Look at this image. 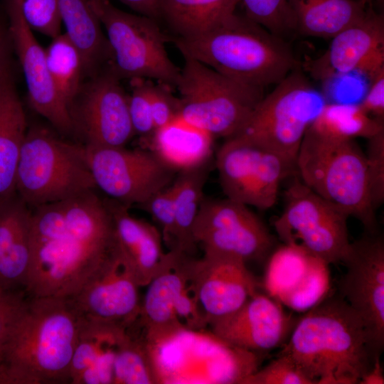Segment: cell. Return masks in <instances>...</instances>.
I'll use <instances>...</instances> for the list:
<instances>
[{
    "instance_id": "40",
    "label": "cell",
    "mask_w": 384,
    "mask_h": 384,
    "mask_svg": "<svg viewBox=\"0 0 384 384\" xmlns=\"http://www.w3.org/2000/svg\"><path fill=\"white\" fill-rule=\"evenodd\" d=\"M366 155L370 200L376 210L384 203V129L368 138Z\"/></svg>"
},
{
    "instance_id": "11",
    "label": "cell",
    "mask_w": 384,
    "mask_h": 384,
    "mask_svg": "<svg viewBox=\"0 0 384 384\" xmlns=\"http://www.w3.org/2000/svg\"><path fill=\"white\" fill-rule=\"evenodd\" d=\"M215 166L226 198L260 210L276 203L281 183L297 172L277 153L238 136L220 146Z\"/></svg>"
},
{
    "instance_id": "36",
    "label": "cell",
    "mask_w": 384,
    "mask_h": 384,
    "mask_svg": "<svg viewBox=\"0 0 384 384\" xmlns=\"http://www.w3.org/2000/svg\"><path fill=\"white\" fill-rule=\"evenodd\" d=\"M245 16L272 34L283 38L297 31L294 13L287 0H240Z\"/></svg>"
},
{
    "instance_id": "5",
    "label": "cell",
    "mask_w": 384,
    "mask_h": 384,
    "mask_svg": "<svg viewBox=\"0 0 384 384\" xmlns=\"http://www.w3.org/2000/svg\"><path fill=\"white\" fill-rule=\"evenodd\" d=\"M296 171L311 191L360 220L370 233H375L366 155L354 139L326 137L308 129L297 154Z\"/></svg>"
},
{
    "instance_id": "46",
    "label": "cell",
    "mask_w": 384,
    "mask_h": 384,
    "mask_svg": "<svg viewBox=\"0 0 384 384\" xmlns=\"http://www.w3.org/2000/svg\"><path fill=\"white\" fill-rule=\"evenodd\" d=\"M137 13L158 20L159 0H118Z\"/></svg>"
},
{
    "instance_id": "18",
    "label": "cell",
    "mask_w": 384,
    "mask_h": 384,
    "mask_svg": "<svg viewBox=\"0 0 384 384\" xmlns=\"http://www.w3.org/2000/svg\"><path fill=\"white\" fill-rule=\"evenodd\" d=\"M193 256L169 250L158 271L146 286L140 311L134 324L149 346H156L185 331L175 309L191 280Z\"/></svg>"
},
{
    "instance_id": "34",
    "label": "cell",
    "mask_w": 384,
    "mask_h": 384,
    "mask_svg": "<svg viewBox=\"0 0 384 384\" xmlns=\"http://www.w3.org/2000/svg\"><path fill=\"white\" fill-rule=\"evenodd\" d=\"M314 257L299 247L286 244L273 250L264 279L270 297L280 302L302 282Z\"/></svg>"
},
{
    "instance_id": "33",
    "label": "cell",
    "mask_w": 384,
    "mask_h": 384,
    "mask_svg": "<svg viewBox=\"0 0 384 384\" xmlns=\"http://www.w3.org/2000/svg\"><path fill=\"white\" fill-rule=\"evenodd\" d=\"M45 52L54 85L69 110L85 77L82 55L65 33L52 38Z\"/></svg>"
},
{
    "instance_id": "37",
    "label": "cell",
    "mask_w": 384,
    "mask_h": 384,
    "mask_svg": "<svg viewBox=\"0 0 384 384\" xmlns=\"http://www.w3.org/2000/svg\"><path fill=\"white\" fill-rule=\"evenodd\" d=\"M149 80L131 79V94L128 95L129 111L134 134L145 141L151 138L156 130L149 100Z\"/></svg>"
},
{
    "instance_id": "41",
    "label": "cell",
    "mask_w": 384,
    "mask_h": 384,
    "mask_svg": "<svg viewBox=\"0 0 384 384\" xmlns=\"http://www.w3.org/2000/svg\"><path fill=\"white\" fill-rule=\"evenodd\" d=\"M173 183V182H172ZM161 227L163 239L169 246L174 247L175 235L174 189L173 184L153 195L141 205Z\"/></svg>"
},
{
    "instance_id": "48",
    "label": "cell",
    "mask_w": 384,
    "mask_h": 384,
    "mask_svg": "<svg viewBox=\"0 0 384 384\" xmlns=\"http://www.w3.org/2000/svg\"><path fill=\"white\" fill-rule=\"evenodd\" d=\"M367 4H372L376 0H361Z\"/></svg>"
},
{
    "instance_id": "45",
    "label": "cell",
    "mask_w": 384,
    "mask_h": 384,
    "mask_svg": "<svg viewBox=\"0 0 384 384\" xmlns=\"http://www.w3.org/2000/svg\"><path fill=\"white\" fill-rule=\"evenodd\" d=\"M12 45L8 23L0 15V73L9 67V51Z\"/></svg>"
},
{
    "instance_id": "29",
    "label": "cell",
    "mask_w": 384,
    "mask_h": 384,
    "mask_svg": "<svg viewBox=\"0 0 384 384\" xmlns=\"http://www.w3.org/2000/svg\"><path fill=\"white\" fill-rule=\"evenodd\" d=\"M240 0H159L158 19L163 20L174 37L191 38L217 26Z\"/></svg>"
},
{
    "instance_id": "38",
    "label": "cell",
    "mask_w": 384,
    "mask_h": 384,
    "mask_svg": "<svg viewBox=\"0 0 384 384\" xmlns=\"http://www.w3.org/2000/svg\"><path fill=\"white\" fill-rule=\"evenodd\" d=\"M21 14L32 30L53 38L60 34L62 21L57 0H17Z\"/></svg>"
},
{
    "instance_id": "20",
    "label": "cell",
    "mask_w": 384,
    "mask_h": 384,
    "mask_svg": "<svg viewBox=\"0 0 384 384\" xmlns=\"http://www.w3.org/2000/svg\"><path fill=\"white\" fill-rule=\"evenodd\" d=\"M208 326L224 342L262 353L283 345L294 324L280 302L257 292L237 310Z\"/></svg>"
},
{
    "instance_id": "17",
    "label": "cell",
    "mask_w": 384,
    "mask_h": 384,
    "mask_svg": "<svg viewBox=\"0 0 384 384\" xmlns=\"http://www.w3.org/2000/svg\"><path fill=\"white\" fill-rule=\"evenodd\" d=\"M139 287L115 247L70 298L85 319L127 327L137 319L140 311Z\"/></svg>"
},
{
    "instance_id": "26",
    "label": "cell",
    "mask_w": 384,
    "mask_h": 384,
    "mask_svg": "<svg viewBox=\"0 0 384 384\" xmlns=\"http://www.w3.org/2000/svg\"><path fill=\"white\" fill-rule=\"evenodd\" d=\"M213 137L178 117L158 128L146 142L151 151L176 172L204 166L213 153Z\"/></svg>"
},
{
    "instance_id": "44",
    "label": "cell",
    "mask_w": 384,
    "mask_h": 384,
    "mask_svg": "<svg viewBox=\"0 0 384 384\" xmlns=\"http://www.w3.org/2000/svg\"><path fill=\"white\" fill-rule=\"evenodd\" d=\"M370 82L369 90L359 105L368 114L383 119L384 71L381 72Z\"/></svg>"
},
{
    "instance_id": "35",
    "label": "cell",
    "mask_w": 384,
    "mask_h": 384,
    "mask_svg": "<svg viewBox=\"0 0 384 384\" xmlns=\"http://www.w3.org/2000/svg\"><path fill=\"white\" fill-rule=\"evenodd\" d=\"M329 265L314 257L302 282L280 303L295 311L304 313L321 302L330 289Z\"/></svg>"
},
{
    "instance_id": "22",
    "label": "cell",
    "mask_w": 384,
    "mask_h": 384,
    "mask_svg": "<svg viewBox=\"0 0 384 384\" xmlns=\"http://www.w3.org/2000/svg\"><path fill=\"white\" fill-rule=\"evenodd\" d=\"M105 200L112 217L116 250L139 286L146 287L165 255L161 235L151 223L132 216L129 207L109 198Z\"/></svg>"
},
{
    "instance_id": "7",
    "label": "cell",
    "mask_w": 384,
    "mask_h": 384,
    "mask_svg": "<svg viewBox=\"0 0 384 384\" xmlns=\"http://www.w3.org/2000/svg\"><path fill=\"white\" fill-rule=\"evenodd\" d=\"M183 58L176 87L180 95L179 117L213 137L228 139L236 135L265 96L263 89Z\"/></svg>"
},
{
    "instance_id": "27",
    "label": "cell",
    "mask_w": 384,
    "mask_h": 384,
    "mask_svg": "<svg viewBox=\"0 0 384 384\" xmlns=\"http://www.w3.org/2000/svg\"><path fill=\"white\" fill-rule=\"evenodd\" d=\"M65 33L80 50L85 77L105 68L111 57L110 46L90 0H57Z\"/></svg>"
},
{
    "instance_id": "21",
    "label": "cell",
    "mask_w": 384,
    "mask_h": 384,
    "mask_svg": "<svg viewBox=\"0 0 384 384\" xmlns=\"http://www.w3.org/2000/svg\"><path fill=\"white\" fill-rule=\"evenodd\" d=\"M371 5L359 20L331 38L324 53L304 63V70L314 78L325 80L356 73L370 56L384 48L383 15Z\"/></svg>"
},
{
    "instance_id": "24",
    "label": "cell",
    "mask_w": 384,
    "mask_h": 384,
    "mask_svg": "<svg viewBox=\"0 0 384 384\" xmlns=\"http://www.w3.org/2000/svg\"><path fill=\"white\" fill-rule=\"evenodd\" d=\"M126 329L83 317L70 363V383L112 384L116 351Z\"/></svg>"
},
{
    "instance_id": "31",
    "label": "cell",
    "mask_w": 384,
    "mask_h": 384,
    "mask_svg": "<svg viewBox=\"0 0 384 384\" xmlns=\"http://www.w3.org/2000/svg\"><path fill=\"white\" fill-rule=\"evenodd\" d=\"M309 129L330 137L368 139L384 129V123L366 113L359 104L326 102Z\"/></svg>"
},
{
    "instance_id": "3",
    "label": "cell",
    "mask_w": 384,
    "mask_h": 384,
    "mask_svg": "<svg viewBox=\"0 0 384 384\" xmlns=\"http://www.w3.org/2000/svg\"><path fill=\"white\" fill-rule=\"evenodd\" d=\"M280 353L319 384L358 383L375 358L361 317L334 296L304 312Z\"/></svg>"
},
{
    "instance_id": "14",
    "label": "cell",
    "mask_w": 384,
    "mask_h": 384,
    "mask_svg": "<svg viewBox=\"0 0 384 384\" xmlns=\"http://www.w3.org/2000/svg\"><path fill=\"white\" fill-rule=\"evenodd\" d=\"M119 81L107 67L83 81L69 108L73 135L83 146H125L135 135Z\"/></svg>"
},
{
    "instance_id": "13",
    "label": "cell",
    "mask_w": 384,
    "mask_h": 384,
    "mask_svg": "<svg viewBox=\"0 0 384 384\" xmlns=\"http://www.w3.org/2000/svg\"><path fill=\"white\" fill-rule=\"evenodd\" d=\"M85 149L96 188L129 208L144 204L174 180L176 171L151 150L125 146Z\"/></svg>"
},
{
    "instance_id": "10",
    "label": "cell",
    "mask_w": 384,
    "mask_h": 384,
    "mask_svg": "<svg viewBox=\"0 0 384 384\" xmlns=\"http://www.w3.org/2000/svg\"><path fill=\"white\" fill-rule=\"evenodd\" d=\"M284 198L283 211L274 223L279 239L328 265L342 262L351 244L349 216L311 191L298 176Z\"/></svg>"
},
{
    "instance_id": "25",
    "label": "cell",
    "mask_w": 384,
    "mask_h": 384,
    "mask_svg": "<svg viewBox=\"0 0 384 384\" xmlns=\"http://www.w3.org/2000/svg\"><path fill=\"white\" fill-rule=\"evenodd\" d=\"M27 130L9 67L0 73V202L16 193V170Z\"/></svg>"
},
{
    "instance_id": "16",
    "label": "cell",
    "mask_w": 384,
    "mask_h": 384,
    "mask_svg": "<svg viewBox=\"0 0 384 384\" xmlns=\"http://www.w3.org/2000/svg\"><path fill=\"white\" fill-rule=\"evenodd\" d=\"M5 9L12 46L23 70L31 106L58 133L73 136L69 110L54 85L48 68L45 49L25 21L17 0H5Z\"/></svg>"
},
{
    "instance_id": "6",
    "label": "cell",
    "mask_w": 384,
    "mask_h": 384,
    "mask_svg": "<svg viewBox=\"0 0 384 384\" xmlns=\"http://www.w3.org/2000/svg\"><path fill=\"white\" fill-rule=\"evenodd\" d=\"M85 146L41 125L28 128L19 156L16 191L30 208L95 190Z\"/></svg>"
},
{
    "instance_id": "43",
    "label": "cell",
    "mask_w": 384,
    "mask_h": 384,
    "mask_svg": "<svg viewBox=\"0 0 384 384\" xmlns=\"http://www.w3.org/2000/svg\"><path fill=\"white\" fill-rule=\"evenodd\" d=\"M24 290L0 289V353L26 302Z\"/></svg>"
},
{
    "instance_id": "4",
    "label": "cell",
    "mask_w": 384,
    "mask_h": 384,
    "mask_svg": "<svg viewBox=\"0 0 384 384\" xmlns=\"http://www.w3.org/2000/svg\"><path fill=\"white\" fill-rule=\"evenodd\" d=\"M172 41L183 57L262 89L278 84L299 67L283 38L235 13L205 33L174 37Z\"/></svg>"
},
{
    "instance_id": "8",
    "label": "cell",
    "mask_w": 384,
    "mask_h": 384,
    "mask_svg": "<svg viewBox=\"0 0 384 384\" xmlns=\"http://www.w3.org/2000/svg\"><path fill=\"white\" fill-rule=\"evenodd\" d=\"M275 85L235 136L274 151L296 166L304 137L327 102L299 68Z\"/></svg>"
},
{
    "instance_id": "30",
    "label": "cell",
    "mask_w": 384,
    "mask_h": 384,
    "mask_svg": "<svg viewBox=\"0 0 384 384\" xmlns=\"http://www.w3.org/2000/svg\"><path fill=\"white\" fill-rule=\"evenodd\" d=\"M204 166L179 172L172 183L175 210V235L172 249L189 255H192L196 246L192 230L203 198L206 176Z\"/></svg>"
},
{
    "instance_id": "32",
    "label": "cell",
    "mask_w": 384,
    "mask_h": 384,
    "mask_svg": "<svg viewBox=\"0 0 384 384\" xmlns=\"http://www.w3.org/2000/svg\"><path fill=\"white\" fill-rule=\"evenodd\" d=\"M159 383L151 351L142 334L128 326L117 346L112 384Z\"/></svg>"
},
{
    "instance_id": "19",
    "label": "cell",
    "mask_w": 384,
    "mask_h": 384,
    "mask_svg": "<svg viewBox=\"0 0 384 384\" xmlns=\"http://www.w3.org/2000/svg\"><path fill=\"white\" fill-rule=\"evenodd\" d=\"M191 275L207 324L240 308L257 292L258 283L240 258L204 252L192 258Z\"/></svg>"
},
{
    "instance_id": "39",
    "label": "cell",
    "mask_w": 384,
    "mask_h": 384,
    "mask_svg": "<svg viewBox=\"0 0 384 384\" xmlns=\"http://www.w3.org/2000/svg\"><path fill=\"white\" fill-rule=\"evenodd\" d=\"M286 355L279 356L246 377L241 384H314Z\"/></svg>"
},
{
    "instance_id": "28",
    "label": "cell",
    "mask_w": 384,
    "mask_h": 384,
    "mask_svg": "<svg viewBox=\"0 0 384 384\" xmlns=\"http://www.w3.org/2000/svg\"><path fill=\"white\" fill-rule=\"evenodd\" d=\"M294 13L297 31L331 39L359 20L369 5L361 0H287Z\"/></svg>"
},
{
    "instance_id": "1",
    "label": "cell",
    "mask_w": 384,
    "mask_h": 384,
    "mask_svg": "<svg viewBox=\"0 0 384 384\" xmlns=\"http://www.w3.org/2000/svg\"><path fill=\"white\" fill-rule=\"evenodd\" d=\"M31 209L30 297H73L115 249L112 214L95 190Z\"/></svg>"
},
{
    "instance_id": "2",
    "label": "cell",
    "mask_w": 384,
    "mask_h": 384,
    "mask_svg": "<svg viewBox=\"0 0 384 384\" xmlns=\"http://www.w3.org/2000/svg\"><path fill=\"white\" fill-rule=\"evenodd\" d=\"M82 321L70 297L28 296L0 353V384L70 383Z\"/></svg>"
},
{
    "instance_id": "9",
    "label": "cell",
    "mask_w": 384,
    "mask_h": 384,
    "mask_svg": "<svg viewBox=\"0 0 384 384\" xmlns=\"http://www.w3.org/2000/svg\"><path fill=\"white\" fill-rule=\"evenodd\" d=\"M104 26L111 57L106 66L119 80L144 78L176 87L178 69L166 50V36L157 21L124 11L110 0H90Z\"/></svg>"
},
{
    "instance_id": "12",
    "label": "cell",
    "mask_w": 384,
    "mask_h": 384,
    "mask_svg": "<svg viewBox=\"0 0 384 384\" xmlns=\"http://www.w3.org/2000/svg\"><path fill=\"white\" fill-rule=\"evenodd\" d=\"M192 235L203 252L228 255L246 263L264 260L275 245L265 224L249 206L228 198H203Z\"/></svg>"
},
{
    "instance_id": "42",
    "label": "cell",
    "mask_w": 384,
    "mask_h": 384,
    "mask_svg": "<svg viewBox=\"0 0 384 384\" xmlns=\"http://www.w3.org/2000/svg\"><path fill=\"white\" fill-rule=\"evenodd\" d=\"M149 80V92L156 129L171 122L179 116L180 101L172 93L171 86Z\"/></svg>"
},
{
    "instance_id": "23",
    "label": "cell",
    "mask_w": 384,
    "mask_h": 384,
    "mask_svg": "<svg viewBox=\"0 0 384 384\" xmlns=\"http://www.w3.org/2000/svg\"><path fill=\"white\" fill-rule=\"evenodd\" d=\"M31 230V209L17 193L0 202V289L25 291Z\"/></svg>"
},
{
    "instance_id": "15",
    "label": "cell",
    "mask_w": 384,
    "mask_h": 384,
    "mask_svg": "<svg viewBox=\"0 0 384 384\" xmlns=\"http://www.w3.org/2000/svg\"><path fill=\"white\" fill-rule=\"evenodd\" d=\"M341 282L345 300L362 319L375 355L384 344V241L370 233L350 244Z\"/></svg>"
},
{
    "instance_id": "47",
    "label": "cell",
    "mask_w": 384,
    "mask_h": 384,
    "mask_svg": "<svg viewBox=\"0 0 384 384\" xmlns=\"http://www.w3.org/2000/svg\"><path fill=\"white\" fill-rule=\"evenodd\" d=\"M360 384H383L384 376L383 368L380 364V356L375 358L372 367L361 378Z\"/></svg>"
}]
</instances>
